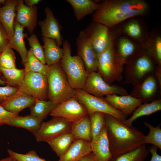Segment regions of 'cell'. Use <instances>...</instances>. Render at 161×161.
Instances as JSON below:
<instances>
[{
    "instance_id": "obj_1",
    "label": "cell",
    "mask_w": 161,
    "mask_h": 161,
    "mask_svg": "<svg viewBox=\"0 0 161 161\" xmlns=\"http://www.w3.org/2000/svg\"><path fill=\"white\" fill-rule=\"evenodd\" d=\"M150 6L144 0H106L100 3L92 16L93 21L114 28L132 17L145 16Z\"/></svg>"
},
{
    "instance_id": "obj_2",
    "label": "cell",
    "mask_w": 161,
    "mask_h": 161,
    "mask_svg": "<svg viewBox=\"0 0 161 161\" xmlns=\"http://www.w3.org/2000/svg\"><path fill=\"white\" fill-rule=\"evenodd\" d=\"M109 148L112 156L134 150L145 144V136L133 126L105 114Z\"/></svg>"
},
{
    "instance_id": "obj_3",
    "label": "cell",
    "mask_w": 161,
    "mask_h": 161,
    "mask_svg": "<svg viewBox=\"0 0 161 161\" xmlns=\"http://www.w3.org/2000/svg\"><path fill=\"white\" fill-rule=\"evenodd\" d=\"M48 84V98L59 105L68 99L76 97L60 62L49 66L46 75Z\"/></svg>"
},
{
    "instance_id": "obj_4",
    "label": "cell",
    "mask_w": 161,
    "mask_h": 161,
    "mask_svg": "<svg viewBox=\"0 0 161 161\" xmlns=\"http://www.w3.org/2000/svg\"><path fill=\"white\" fill-rule=\"evenodd\" d=\"M64 54L60 62L68 81L74 89H83L89 75L84 64L78 56L71 55V45L67 40L63 41Z\"/></svg>"
},
{
    "instance_id": "obj_5",
    "label": "cell",
    "mask_w": 161,
    "mask_h": 161,
    "mask_svg": "<svg viewBox=\"0 0 161 161\" xmlns=\"http://www.w3.org/2000/svg\"><path fill=\"white\" fill-rule=\"evenodd\" d=\"M159 69L161 68L141 49L125 64L124 72L125 82L135 86L149 76L155 75Z\"/></svg>"
},
{
    "instance_id": "obj_6",
    "label": "cell",
    "mask_w": 161,
    "mask_h": 161,
    "mask_svg": "<svg viewBox=\"0 0 161 161\" xmlns=\"http://www.w3.org/2000/svg\"><path fill=\"white\" fill-rule=\"evenodd\" d=\"M97 56V72L107 83L112 85L116 81L122 80L124 64L118 56L114 44Z\"/></svg>"
},
{
    "instance_id": "obj_7",
    "label": "cell",
    "mask_w": 161,
    "mask_h": 161,
    "mask_svg": "<svg viewBox=\"0 0 161 161\" xmlns=\"http://www.w3.org/2000/svg\"><path fill=\"white\" fill-rule=\"evenodd\" d=\"M84 31L97 56L114 45L118 36L114 27L94 21Z\"/></svg>"
},
{
    "instance_id": "obj_8",
    "label": "cell",
    "mask_w": 161,
    "mask_h": 161,
    "mask_svg": "<svg viewBox=\"0 0 161 161\" xmlns=\"http://www.w3.org/2000/svg\"><path fill=\"white\" fill-rule=\"evenodd\" d=\"M75 91L76 98L85 107L88 115L100 112L111 115L121 121L126 119L127 116L113 108L103 97H96L83 89H75Z\"/></svg>"
},
{
    "instance_id": "obj_9",
    "label": "cell",
    "mask_w": 161,
    "mask_h": 161,
    "mask_svg": "<svg viewBox=\"0 0 161 161\" xmlns=\"http://www.w3.org/2000/svg\"><path fill=\"white\" fill-rule=\"evenodd\" d=\"M83 89L90 94L100 97L112 94L121 96L129 95L123 87L107 83L97 72L89 74Z\"/></svg>"
},
{
    "instance_id": "obj_10",
    "label": "cell",
    "mask_w": 161,
    "mask_h": 161,
    "mask_svg": "<svg viewBox=\"0 0 161 161\" xmlns=\"http://www.w3.org/2000/svg\"><path fill=\"white\" fill-rule=\"evenodd\" d=\"M19 89L35 99L47 100L48 84L46 75L40 73H26Z\"/></svg>"
},
{
    "instance_id": "obj_11",
    "label": "cell",
    "mask_w": 161,
    "mask_h": 161,
    "mask_svg": "<svg viewBox=\"0 0 161 161\" xmlns=\"http://www.w3.org/2000/svg\"><path fill=\"white\" fill-rule=\"evenodd\" d=\"M49 114L52 117H61L72 123H78L89 115L85 107L76 97L58 105Z\"/></svg>"
},
{
    "instance_id": "obj_12",
    "label": "cell",
    "mask_w": 161,
    "mask_h": 161,
    "mask_svg": "<svg viewBox=\"0 0 161 161\" xmlns=\"http://www.w3.org/2000/svg\"><path fill=\"white\" fill-rule=\"evenodd\" d=\"M72 124L63 118L53 117L47 122H43L34 135L37 141L47 142L61 134L70 132Z\"/></svg>"
},
{
    "instance_id": "obj_13",
    "label": "cell",
    "mask_w": 161,
    "mask_h": 161,
    "mask_svg": "<svg viewBox=\"0 0 161 161\" xmlns=\"http://www.w3.org/2000/svg\"><path fill=\"white\" fill-rule=\"evenodd\" d=\"M118 36H127L140 46L149 32L144 20L139 17L131 18L114 27Z\"/></svg>"
},
{
    "instance_id": "obj_14",
    "label": "cell",
    "mask_w": 161,
    "mask_h": 161,
    "mask_svg": "<svg viewBox=\"0 0 161 161\" xmlns=\"http://www.w3.org/2000/svg\"><path fill=\"white\" fill-rule=\"evenodd\" d=\"M161 89V84L155 75H152L134 86L130 95L141 99L143 103H148L160 98Z\"/></svg>"
},
{
    "instance_id": "obj_15",
    "label": "cell",
    "mask_w": 161,
    "mask_h": 161,
    "mask_svg": "<svg viewBox=\"0 0 161 161\" xmlns=\"http://www.w3.org/2000/svg\"><path fill=\"white\" fill-rule=\"evenodd\" d=\"M77 52L82 60L89 74L97 72L98 56L94 50L88 36L83 31L79 34L76 40Z\"/></svg>"
},
{
    "instance_id": "obj_16",
    "label": "cell",
    "mask_w": 161,
    "mask_h": 161,
    "mask_svg": "<svg viewBox=\"0 0 161 161\" xmlns=\"http://www.w3.org/2000/svg\"><path fill=\"white\" fill-rule=\"evenodd\" d=\"M44 12L45 18L38 22L41 27V35L43 37L55 40L58 46L60 47L64 40L61 33V26L49 7H46Z\"/></svg>"
},
{
    "instance_id": "obj_17",
    "label": "cell",
    "mask_w": 161,
    "mask_h": 161,
    "mask_svg": "<svg viewBox=\"0 0 161 161\" xmlns=\"http://www.w3.org/2000/svg\"><path fill=\"white\" fill-rule=\"evenodd\" d=\"M16 11L15 20L26 28L30 34H32L37 22V7H28L24 4V0H19Z\"/></svg>"
},
{
    "instance_id": "obj_18",
    "label": "cell",
    "mask_w": 161,
    "mask_h": 161,
    "mask_svg": "<svg viewBox=\"0 0 161 161\" xmlns=\"http://www.w3.org/2000/svg\"><path fill=\"white\" fill-rule=\"evenodd\" d=\"M104 99L113 108L127 116L143 103L140 99L130 95H118L115 94L106 96Z\"/></svg>"
},
{
    "instance_id": "obj_19",
    "label": "cell",
    "mask_w": 161,
    "mask_h": 161,
    "mask_svg": "<svg viewBox=\"0 0 161 161\" xmlns=\"http://www.w3.org/2000/svg\"><path fill=\"white\" fill-rule=\"evenodd\" d=\"M140 47L157 66L161 68V35L160 32L155 29L149 31Z\"/></svg>"
},
{
    "instance_id": "obj_20",
    "label": "cell",
    "mask_w": 161,
    "mask_h": 161,
    "mask_svg": "<svg viewBox=\"0 0 161 161\" xmlns=\"http://www.w3.org/2000/svg\"><path fill=\"white\" fill-rule=\"evenodd\" d=\"M35 100V98L19 89L16 93L0 104V105L7 111L18 114L22 110L33 105Z\"/></svg>"
},
{
    "instance_id": "obj_21",
    "label": "cell",
    "mask_w": 161,
    "mask_h": 161,
    "mask_svg": "<svg viewBox=\"0 0 161 161\" xmlns=\"http://www.w3.org/2000/svg\"><path fill=\"white\" fill-rule=\"evenodd\" d=\"M114 46L118 56L124 64L141 50L140 46L137 43L124 35L117 36Z\"/></svg>"
},
{
    "instance_id": "obj_22",
    "label": "cell",
    "mask_w": 161,
    "mask_h": 161,
    "mask_svg": "<svg viewBox=\"0 0 161 161\" xmlns=\"http://www.w3.org/2000/svg\"><path fill=\"white\" fill-rule=\"evenodd\" d=\"M90 145L92 152L98 161H109L112 155L109 148L106 125L100 133L92 140Z\"/></svg>"
},
{
    "instance_id": "obj_23",
    "label": "cell",
    "mask_w": 161,
    "mask_h": 161,
    "mask_svg": "<svg viewBox=\"0 0 161 161\" xmlns=\"http://www.w3.org/2000/svg\"><path fill=\"white\" fill-rule=\"evenodd\" d=\"M19 0H7L4 6L0 7V22L6 30L10 39L14 32L16 9Z\"/></svg>"
},
{
    "instance_id": "obj_24",
    "label": "cell",
    "mask_w": 161,
    "mask_h": 161,
    "mask_svg": "<svg viewBox=\"0 0 161 161\" xmlns=\"http://www.w3.org/2000/svg\"><path fill=\"white\" fill-rule=\"evenodd\" d=\"M91 152L90 142L81 139L75 140L58 161H78Z\"/></svg>"
},
{
    "instance_id": "obj_25",
    "label": "cell",
    "mask_w": 161,
    "mask_h": 161,
    "mask_svg": "<svg viewBox=\"0 0 161 161\" xmlns=\"http://www.w3.org/2000/svg\"><path fill=\"white\" fill-rule=\"evenodd\" d=\"M24 28L15 20L14 34L10 39L8 45L19 53L21 59V63L23 64L26 61L28 52L24 40V38L27 37V35L24 32Z\"/></svg>"
},
{
    "instance_id": "obj_26",
    "label": "cell",
    "mask_w": 161,
    "mask_h": 161,
    "mask_svg": "<svg viewBox=\"0 0 161 161\" xmlns=\"http://www.w3.org/2000/svg\"><path fill=\"white\" fill-rule=\"evenodd\" d=\"M42 41L47 65L50 66L59 63L64 54L63 48L58 47L53 39L42 37Z\"/></svg>"
},
{
    "instance_id": "obj_27",
    "label": "cell",
    "mask_w": 161,
    "mask_h": 161,
    "mask_svg": "<svg viewBox=\"0 0 161 161\" xmlns=\"http://www.w3.org/2000/svg\"><path fill=\"white\" fill-rule=\"evenodd\" d=\"M72 7L75 17L78 21L93 13L100 7V3L92 0H66Z\"/></svg>"
},
{
    "instance_id": "obj_28",
    "label": "cell",
    "mask_w": 161,
    "mask_h": 161,
    "mask_svg": "<svg viewBox=\"0 0 161 161\" xmlns=\"http://www.w3.org/2000/svg\"><path fill=\"white\" fill-rule=\"evenodd\" d=\"M161 110V99L160 98L150 103H143L137 108L129 119L121 121L126 125L131 127L133 122L140 117L149 115Z\"/></svg>"
},
{
    "instance_id": "obj_29",
    "label": "cell",
    "mask_w": 161,
    "mask_h": 161,
    "mask_svg": "<svg viewBox=\"0 0 161 161\" xmlns=\"http://www.w3.org/2000/svg\"><path fill=\"white\" fill-rule=\"evenodd\" d=\"M75 140L71 133L69 132L61 134L47 142L60 158L66 152Z\"/></svg>"
},
{
    "instance_id": "obj_30",
    "label": "cell",
    "mask_w": 161,
    "mask_h": 161,
    "mask_svg": "<svg viewBox=\"0 0 161 161\" xmlns=\"http://www.w3.org/2000/svg\"><path fill=\"white\" fill-rule=\"evenodd\" d=\"M43 122L38 118L30 114L24 116H19L12 120L8 125L26 129L34 135L39 130Z\"/></svg>"
},
{
    "instance_id": "obj_31",
    "label": "cell",
    "mask_w": 161,
    "mask_h": 161,
    "mask_svg": "<svg viewBox=\"0 0 161 161\" xmlns=\"http://www.w3.org/2000/svg\"><path fill=\"white\" fill-rule=\"evenodd\" d=\"M70 132L75 140L81 139L90 142L91 128L89 115L76 123H72Z\"/></svg>"
},
{
    "instance_id": "obj_32",
    "label": "cell",
    "mask_w": 161,
    "mask_h": 161,
    "mask_svg": "<svg viewBox=\"0 0 161 161\" xmlns=\"http://www.w3.org/2000/svg\"><path fill=\"white\" fill-rule=\"evenodd\" d=\"M149 152L144 144L131 151L112 156L109 161H144Z\"/></svg>"
},
{
    "instance_id": "obj_33",
    "label": "cell",
    "mask_w": 161,
    "mask_h": 161,
    "mask_svg": "<svg viewBox=\"0 0 161 161\" xmlns=\"http://www.w3.org/2000/svg\"><path fill=\"white\" fill-rule=\"evenodd\" d=\"M58 105L49 100L35 99L34 104L30 107V114L43 121Z\"/></svg>"
},
{
    "instance_id": "obj_34",
    "label": "cell",
    "mask_w": 161,
    "mask_h": 161,
    "mask_svg": "<svg viewBox=\"0 0 161 161\" xmlns=\"http://www.w3.org/2000/svg\"><path fill=\"white\" fill-rule=\"evenodd\" d=\"M24 65L26 73H38L46 76L49 68L48 65L43 64L35 57L30 48L28 50L26 60Z\"/></svg>"
},
{
    "instance_id": "obj_35",
    "label": "cell",
    "mask_w": 161,
    "mask_h": 161,
    "mask_svg": "<svg viewBox=\"0 0 161 161\" xmlns=\"http://www.w3.org/2000/svg\"><path fill=\"white\" fill-rule=\"evenodd\" d=\"M0 71L5 78L7 84L19 88L26 74L24 69L15 68L6 69L0 68Z\"/></svg>"
},
{
    "instance_id": "obj_36",
    "label": "cell",
    "mask_w": 161,
    "mask_h": 161,
    "mask_svg": "<svg viewBox=\"0 0 161 161\" xmlns=\"http://www.w3.org/2000/svg\"><path fill=\"white\" fill-rule=\"evenodd\" d=\"M90 122L92 140L97 137L106 125L105 114L95 112L89 115Z\"/></svg>"
},
{
    "instance_id": "obj_37",
    "label": "cell",
    "mask_w": 161,
    "mask_h": 161,
    "mask_svg": "<svg viewBox=\"0 0 161 161\" xmlns=\"http://www.w3.org/2000/svg\"><path fill=\"white\" fill-rule=\"evenodd\" d=\"M144 125L149 129V132L145 136V143L151 144L161 149V129L160 124L154 127L151 124L144 122Z\"/></svg>"
},
{
    "instance_id": "obj_38",
    "label": "cell",
    "mask_w": 161,
    "mask_h": 161,
    "mask_svg": "<svg viewBox=\"0 0 161 161\" xmlns=\"http://www.w3.org/2000/svg\"><path fill=\"white\" fill-rule=\"evenodd\" d=\"M16 61L15 54L9 45L0 53V68L6 69L16 68Z\"/></svg>"
},
{
    "instance_id": "obj_39",
    "label": "cell",
    "mask_w": 161,
    "mask_h": 161,
    "mask_svg": "<svg viewBox=\"0 0 161 161\" xmlns=\"http://www.w3.org/2000/svg\"><path fill=\"white\" fill-rule=\"evenodd\" d=\"M27 38L30 48L32 49L34 55L43 64H46L44 49L36 35L35 34H32L30 37H27Z\"/></svg>"
},
{
    "instance_id": "obj_40",
    "label": "cell",
    "mask_w": 161,
    "mask_h": 161,
    "mask_svg": "<svg viewBox=\"0 0 161 161\" xmlns=\"http://www.w3.org/2000/svg\"><path fill=\"white\" fill-rule=\"evenodd\" d=\"M8 154L10 157L17 161H48L40 157L36 152L32 150L26 154L18 153L8 149Z\"/></svg>"
},
{
    "instance_id": "obj_41",
    "label": "cell",
    "mask_w": 161,
    "mask_h": 161,
    "mask_svg": "<svg viewBox=\"0 0 161 161\" xmlns=\"http://www.w3.org/2000/svg\"><path fill=\"white\" fill-rule=\"evenodd\" d=\"M18 90V88L7 84L4 86H0V104L15 94Z\"/></svg>"
},
{
    "instance_id": "obj_42",
    "label": "cell",
    "mask_w": 161,
    "mask_h": 161,
    "mask_svg": "<svg viewBox=\"0 0 161 161\" xmlns=\"http://www.w3.org/2000/svg\"><path fill=\"white\" fill-rule=\"evenodd\" d=\"M18 116V114L10 112L0 105V126L8 125L12 120Z\"/></svg>"
},
{
    "instance_id": "obj_43",
    "label": "cell",
    "mask_w": 161,
    "mask_h": 161,
    "mask_svg": "<svg viewBox=\"0 0 161 161\" xmlns=\"http://www.w3.org/2000/svg\"><path fill=\"white\" fill-rule=\"evenodd\" d=\"M9 41L8 35L0 22V53L9 45Z\"/></svg>"
},
{
    "instance_id": "obj_44",
    "label": "cell",
    "mask_w": 161,
    "mask_h": 161,
    "mask_svg": "<svg viewBox=\"0 0 161 161\" xmlns=\"http://www.w3.org/2000/svg\"><path fill=\"white\" fill-rule=\"evenodd\" d=\"M158 148L153 145L148 150L151 154V157L150 161H161V156L157 153Z\"/></svg>"
},
{
    "instance_id": "obj_45",
    "label": "cell",
    "mask_w": 161,
    "mask_h": 161,
    "mask_svg": "<svg viewBox=\"0 0 161 161\" xmlns=\"http://www.w3.org/2000/svg\"><path fill=\"white\" fill-rule=\"evenodd\" d=\"M78 161H98L93 154L91 152L81 158Z\"/></svg>"
},
{
    "instance_id": "obj_46",
    "label": "cell",
    "mask_w": 161,
    "mask_h": 161,
    "mask_svg": "<svg viewBox=\"0 0 161 161\" xmlns=\"http://www.w3.org/2000/svg\"><path fill=\"white\" fill-rule=\"evenodd\" d=\"M41 0H24V4L29 7H32L38 4Z\"/></svg>"
},
{
    "instance_id": "obj_47",
    "label": "cell",
    "mask_w": 161,
    "mask_h": 161,
    "mask_svg": "<svg viewBox=\"0 0 161 161\" xmlns=\"http://www.w3.org/2000/svg\"><path fill=\"white\" fill-rule=\"evenodd\" d=\"M5 161H17L14 158L9 156L8 157L5 158Z\"/></svg>"
},
{
    "instance_id": "obj_48",
    "label": "cell",
    "mask_w": 161,
    "mask_h": 161,
    "mask_svg": "<svg viewBox=\"0 0 161 161\" xmlns=\"http://www.w3.org/2000/svg\"><path fill=\"white\" fill-rule=\"evenodd\" d=\"M1 74L0 71V75ZM7 84V83L5 81L2 80L1 78H0V85H4Z\"/></svg>"
},
{
    "instance_id": "obj_49",
    "label": "cell",
    "mask_w": 161,
    "mask_h": 161,
    "mask_svg": "<svg viewBox=\"0 0 161 161\" xmlns=\"http://www.w3.org/2000/svg\"><path fill=\"white\" fill-rule=\"evenodd\" d=\"M6 1V0H0V4H3L4 5L5 4Z\"/></svg>"
},
{
    "instance_id": "obj_50",
    "label": "cell",
    "mask_w": 161,
    "mask_h": 161,
    "mask_svg": "<svg viewBox=\"0 0 161 161\" xmlns=\"http://www.w3.org/2000/svg\"><path fill=\"white\" fill-rule=\"evenodd\" d=\"M5 158L0 160V161H5Z\"/></svg>"
},
{
    "instance_id": "obj_51",
    "label": "cell",
    "mask_w": 161,
    "mask_h": 161,
    "mask_svg": "<svg viewBox=\"0 0 161 161\" xmlns=\"http://www.w3.org/2000/svg\"><path fill=\"white\" fill-rule=\"evenodd\" d=\"M1 4H0V7H1Z\"/></svg>"
}]
</instances>
